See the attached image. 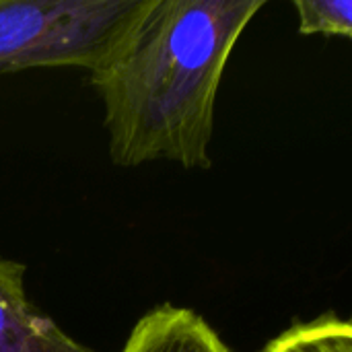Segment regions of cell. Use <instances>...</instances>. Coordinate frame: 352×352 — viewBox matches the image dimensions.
<instances>
[{
	"mask_svg": "<svg viewBox=\"0 0 352 352\" xmlns=\"http://www.w3.org/2000/svg\"><path fill=\"white\" fill-rule=\"evenodd\" d=\"M266 0H140L89 70L118 167L171 161L210 169L214 109L227 62Z\"/></svg>",
	"mask_w": 352,
	"mask_h": 352,
	"instance_id": "1",
	"label": "cell"
},
{
	"mask_svg": "<svg viewBox=\"0 0 352 352\" xmlns=\"http://www.w3.org/2000/svg\"><path fill=\"white\" fill-rule=\"evenodd\" d=\"M140 0H0V72L74 66L107 54Z\"/></svg>",
	"mask_w": 352,
	"mask_h": 352,
	"instance_id": "2",
	"label": "cell"
},
{
	"mask_svg": "<svg viewBox=\"0 0 352 352\" xmlns=\"http://www.w3.org/2000/svg\"><path fill=\"white\" fill-rule=\"evenodd\" d=\"M27 266L0 256V352H97L33 305Z\"/></svg>",
	"mask_w": 352,
	"mask_h": 352,
	"instance_id": "3",
	"label": "cell"
},
{
	"mask_svg": "<svg viewBox=\"0 0 352 352\" xmlns=\"http://www.w3.org/2000/svg\"><path fill=\"white\" fill-rule=\"evenodd\" d=\"M120 352H233L194 309L159 305L132 328Z\"/></svg>",
	"mask_w": 352,
	"mask_h": 352,
	"instance_id": "4",
	"label": "cell"
},
{
	"mask_svg": "<svg viewBox=\"0 0 352 352\" xmlns=\"http://www.w3.org/2000/svg\"><path fill=\"white\" fill-rule=\"evenodd\" d=\"M262 352H352V326L328 311L287 328Z\"/></svg>",
	"mask_w": 352,
	"mask_h": 352,
	"instance_id": "5",
	"label": "cell"
},
{
	"mask_svg": "<svg viewBox=\"0 0 352 352\" xmlns=\"http://www.w3.org/2000/svg\"><path fill=\"white\" fill-rule=\"evenodd\" d=\"M301 35L352 37L351 0H297L293 2Z\"/></svg>",
	"mask_w": 352,
	"mask_h": 352,
	"instance_id": "6",
	"label": "cell"
}]
</instances>
